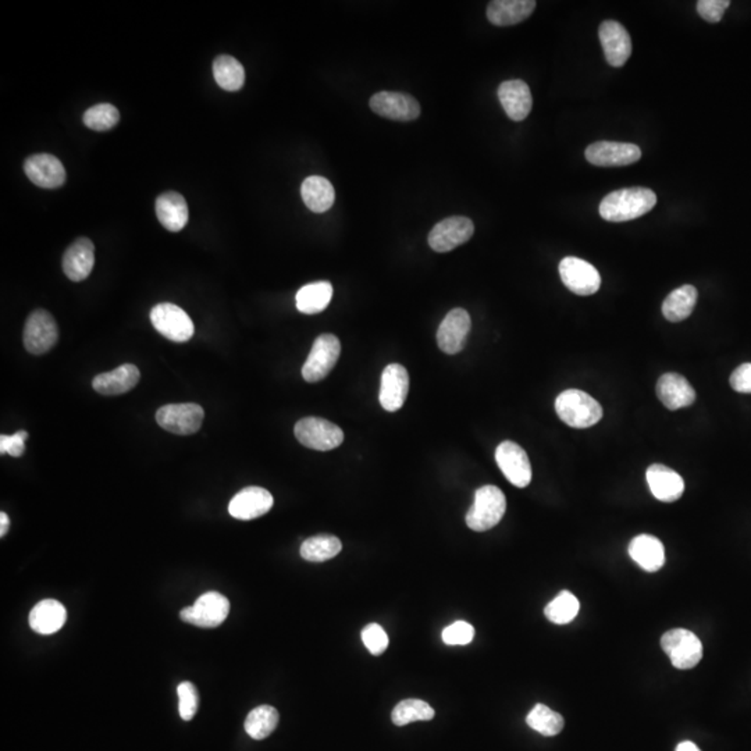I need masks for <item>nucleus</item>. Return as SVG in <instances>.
<instances>
[{"mask_svg":"<svg viewBox=\"0 0 751 751\" xmlns=\"http://www.w3.org/2000/svg\"><path fill=\"white\" fill-rule=\"evenodd\" d=\"M496 461L511 484L525 489L531 482V467L528 453L514 441H502L496 450Z\"/></svg>","mask_w":751,"mask_h":751,"instance_id":"obj_13","label":"nucleus"},{"mask_svg":"<svg viewBox=\"0 0 751 751\" xmlns=\"http://www.w3.org/2000/svg\"><path fill=\"white\" fill-rule=\"evenodd\" d=\"M58 340V324L52 314L43 309L29 314L24 326V347L29 353L43 355L52 350Z\"/></svg>","mask_w":751,"mask_h":751,"instance_id":"obj_10","label":"nucleus"},{"mask_svg":"<svg viewBox=\"0 0 751 751\" xmlns=\"http://www.w3.org/2000/svg\"><path fill=\"white\" fill-rule=\"evenodd\" d=\"M660 401L670 411L686 408L696 399V391L684 376L677 373L662 375L657 383Z\"/></svg>","mask_w":751,"mask_h":751,"instance_id":"obj_22","label":"nucleus"},{"mask_svg":"<svg viewBox=\"0 0 751 751\" xmlns=\"http://www.w3.org/2000/svg\"><path fill=\"white\" fill-rule=\"evenodd\" d=\"M599 36L607 63L612 67L625 66L631 55V39L625 27L614 19H607L600 26Z\"/></svg>","mask_w":751,"mask_h":751,"instance_id":"obj_17","label":"nucleus"},{"mask_svg":"<svg viewBox=\"0 0 751 751\" xmlns=\"http://www.w3.org/2000/svg\"><path fill=\"white\" fill-rule=\"evenodd\" d=\"M475 233L473 221L468 217L453 216L444 219L431 228L429 245L434 252H451L468 243Z\"/></svg>","mask_w":751,"mask_h":751,"instance_id":"obj_11","label":"nucleus"},{"mask_svg":"<svg viewBox=\"0 0 751 751\" xmlns=\"http://www.w3.org/2000/svg\"><path fill=\"white\" fill-rule=\"evenodd\" d=\"M295 437L311 450L330 451L340 447L344 433L337 424L321 418H304L295 424Z\"/></svg>","mask_w":751,"mask_h":751,"instance_id":"obj_7","label":"nucleus"},{"mask_svg":"<svg viewBox=\"0 0 751 751\" xmlns=\"http://www.w3.org/2000/svg\"><path fill=\"white\" fill-rule=\"evenodd\" d=\"M579 609V600L573 596L572 592L563 590L554 600H551L550 604L546 607L545 614L553 623L567 625L577 618Z\"/></svg>","mask_w":751,"mask_h":751,"instance_id":"obj_38","label":"nucleus"},{"mask_svg":"<svg viewBox=\"0 0 751 751\" xmlns=\"http://www.w3.org/2000/svg\"><path fill=\"white\" fill-rule=\"evenodd\" d=\"M151 321L163 337L173 343H187L195 333L194 323L187 312L169 302L156 305L151 311Z\"/></svg>","mask_w":751,"mask_h":751,"instance_id":"obj_6","label":"nucleus"},{"mask_svg":"<svg viewBox=\"0 0 751 751\" xmlns=\"http://www.w3.org/2000/svg\"><path fill=\"white\" fill-rule=\"evenodd\" d=\"M275 499L272 494L262 487H245L228 504V512L233 518L240 521H252L266 515L272 509Z\"/></svg>","mask_w":751,"mask_h":751,"instance_id":"obj_18","label":"nucleus"},{"mask_svg":"<svg viewBox=\"0 0 751 751\" xmlns=\"http://www.w3.org/2000/svg\"><path fill=\"white\" fill-rule=\"evenodd\" d=\"M369 105L376 114L389 120L414 121L421 116L418 101L401 92H377L370 97Z\"/></svg>","mask_w":751,"mask_h":751,"instance_id":"obj_14","label":"nucleus"},{"mask_svg":"<svg viewBox=\"0 0 751 751\" xmlns=\"http://www.w3.org/2000/svg\"><path fill=\"white\" fill-rule=\"evenodd\" d=\"M140 379V369L133 363H124L112 372L97 375L92 387L102 395H120L133 390Z\"/></svg>","mask_w":751,"mask_h":751,"instance_id":"obj_26","label":"nucleus"},{"mask_svg":"<svg viewBox=\"0 0 751 751\" xmlns=\"http://www.w3.org/2000/svg\"><path fill=\"white\" fill-rule=\"evenodd\" d=\"M661 647L677 670H692L703 658V645L693 631L672 629L661 638Z\"/></svg>","mask_w":751,"mask_h":751,"instance_id":"obj_4","label":"nucleus"},{"mask_svg":"<svg viewBox=\"0 0 751 751\" xmlns=\"http://www.w3.org/2000/svg\"><path fill=\"white\" fill-rule=\"evenodd\" d=\"M506 511V496L499 487H480L467 514L468 528L475 531L490 530L499 525Z\"/></svg>","mask_w":751,"mask_h":751,"instance_id":"obj_3","label":"nucleus"},{"mask_svg":"<svg viewBox=\"0 0 751 751\" xmlns=\"http://www.w3.org/2000/svg\"><path fill=\"white\" fill-rule=\"evenodd\" d=\"M526 724L543 736H557L563 729L565 721L561 714L555 713L545 704H536L526 716Z\"/></svg>","mask_w":751,"mask_h":751,"instance_id":"obj_37","label":"nucleus"},{"mask_svg":"<svg viewBox=\"0 0 751 751\" xmlns=\"http://www.w3.org/2000/svg\"><path fill=\"white\" fill-rule=\"evenodd\" d=\"M24 172L36 187L53 190L62 187L66 182L65 166L56 156L49 153L29 156L24 163Z\"/></svg>","mask_w":751,"mask_h":751,"instance_id":"obj_20","label":"nucleus"},{"mask_svg":"<svg viewBox=\"0 0 751 751\" xmlns=\"http://www.w3.org/2000/svg\"><path fill=\"white\" fill-rule=\"evenodd\" d=\"M729 6V0H700L697 2V12L708 23H718Z\"/></svg>","mask_w":751,"mask_h":751,"instance_id":"obj_43","label":"nucleus"},{"mask_svg":"<svg viewBox=\"0 0 751 751\" xmlns=\"http://www.w3.org/2000/svg\"><path fill=\"white\" fill-rule=\"evenodd\" d=\"M95 265V246L89 238H78L63 256V270L72 282H82L91 275Z\"/></svg>","mask_w":751,"mask_h":751,"instance_id":"obj_23","label":"nucleus"},{"mask_svg":"<svg viewBox=\"0 0 751 751\" xmlns=\"http://www.w3.org/2000/svg\"><path fill=\"white\" fill-rule=\"evenodd\" d=\"M648 487L655 499L662 502H674L682 497L685 492L684 479L675 470L665 465L654 463L646 473Z\"/></svg>","mask_w":751,"mask_h":751,"instance_id":"obj_24","label":"nucleus"},{"mask_svg":"<svg viewBox=\"0 0 751 751\" xmlns=\"http://www.w3.org/2000/svg\"><path fill=\"white\" fill-rule=\"evenodd\" d=\"M213 75L217 85L224 91H240L245 82V70L236 58L221 55L213 62Z\"/></svg>","mask_w":751,"mask_h":751,"instance_id":"obj_33","label":"nucleus"},{"mask_svg":"<svg viewBox=\"0 0 751 751\" xmlns=\"http://www.w3.org/2000/svg\"><path fill=\"white\" fill-rule=\"evenodd\" d=\"M697 297H699V292H697L696 287L690 284L682 285L679 289L670 292L665 298L664 304H662V314L667 321H672V323L685 321L693 312L697 304Z\"/></svg>","mask_w":751,"mask_h":751,"instance_id":"obj_32","label":"nucleus"},{"mask_svg":"<svg viewBox=\"0 0 751 751\" xmlns=\"http://www.w3.org/2000/svg\"><path fill=\"white\" fill-rule=\"evenodd\" d=\"M732 389L743 394H751V363H743L731 376Z\"/></svg>","mask_w":751,"mask_h":751,"instance_id":"obj_45","label":"nucleus"},{"mask_svg":"<svg viewBox=\"0 0 751 751\" xmlns=\"http://www.w3.org/2000/svg\"><path fill=\"white\" fill-rule=\"evenodd\" d=\"M535 0H494L487 7V19L499 27L515 26L535 12Z\"/></svg>","mask_w":751,"mask_h":751,"instance_id":"obj_27","label":"nucleus"},{"mask_svg":"<svg viewBox=\"0 0 751 751\" xmlns=\"http://www.w3.org/2000/svg\"><path fill=\"white\" fill-rule=\"evenodd\" d=\"M10 528V519L6 512L0 514V538H4L7 535Z\"/></svg>","mask_w":751,"mask_h":751,"instance_id":"obj_46","label":"nucleus"},{"mask_svg":"<svg viewBox=\"0 0 751 751\" xmlns=\"http://www.w3.org/2000/svg\"><path fill=\"white\" fill-rule=\"evenodd\" d=\"M230 614V601L217 592H207L195 601L194 606L182 608L180 618L199 628H217Z\"/></svg>","mask_w":751,"mask_h":751,"instance_id":"obj_5","label":"nucleus"},{"mask_svg":"<svg viewBox=\"0 0 751 751\" xmlns=\"http://www.w3.org/2000/svg\"><path fill=\"white\" fill-rule=\"evenodd\" d=\"M470 326L472 321L465 309L455 308L448 312L437 330L438 348L448 355L461 352L467 345Z\"/></svg>","mask_w":751,"mask_h":751,"instance_id":"obj_16","label":"nucleus"},{"mask_svg":"<svg viewBox=\"0 0 751 751\" xmlns=\"http://www.w3.org/2000/svg\"><path fill=\"white\" fill-rule=\"evenodd\" d=\"M301 197L304 204L314 213L328 212L336 201L333 184L321 175H311L302 182Z\"/></svg>","mask_w":751,"mask_h":751,"instance_id":"obj_30","label":"nucleus"},{"mask_svg":"<svg viewBox=\"0 0 751 751\" xmlns=\"http://www.w3.org/2000/svg\"><path fill=\"white\" fill-rule=\"evenodd\" d=\"M279 713L275 707L259 706L248 714L244 728L251 738L255 740H263L275 732V729L279 725Z\"/></svg>","mask_w":751,"mask_h":751,"instance_id":"obj_35","label":"nucleus"},{"mask_svg":"<svg viewBox=\"0 0 751 751\" xmlns=\"http://www.w3.org/2000/svg\"><path fill=\"white\" fill-rule=\"evenodd\" d=\"M343 550V543L336 536L319 535L306 538L302 543L301 557L309 562H324L337 557Z\"/></svg>","mask_w":751,"mask_h":751,"instance_id":"obj_34","label":"nucleus"},{"mask_svg":"<svg viewBox=\"0 0 751 751\" xmlns=\"http://www.w3.org/2000/svg\"><path fill=\"white\" fill-rule=\"evenodd\" d=\"M179 694V713L184 721H191L197 716L199 707V694L197 687L191 682H182L177 687Z\"/></svg>","mask_w":751,"mask_h":751,"instance_id":"obj_40","label":"nucleus"},{"mask_svg":"<svg viewBox=\"0 0 751 751\" xmlns=\"http://www.w3.org/2000/svg\"><path fill=\"white\" fill-rule=\"evenodd\" d=\"M499 99L507 116L514 121H523L533 106L530 88L522 80L502 82L499 88Z\"/></svg>","mask_w":751,"mask_h":751,"instance_id":"obj_21","label":"nucleus"},{"mask_svg":"<svg viewBox=\"0 0 751 751\" xmlns=\"http://www.w3.org/2000/svg\"><path fill=\"white\" fill-rule=\"evenodd\" d=\"M341 353V344L333 334H321L314 340L308 360L302 368V377L318 383L330 375Z\"/></svg>","mask_w":751,"mask_h":751,"instance_id":"obj_8","label":"nucleus"},{"mask_svg":"<svg viewBox=\"0 0 751 751\" xmlns=\"http://www.w3.org/2000/svg\"><path fill=\"white\" fill-rule=\"evenodd\" d=\"M204 418V409L197 404L165 405L156 412V422L160 428L180 436L197 433Z\"/></svg>","mask_w":751,"mask_h":751,"instance_id":"obj_9","label":"nucleus"},{"mask_svg":"<svg viewBox=\"0 0 751 751\" xmlns=\"http://www.w3.org/2000/svg\"><path fill=\"white\" fill-rule=\"evenodd\" d=\"M333 298V285L329 282L306 284L297 292L295 304L301 314H316L328 308Z\"/></svg>","mask_w":751,"mask_h":751,"instance_id":"obj_31","label":"nucleus"},{"mask_svg":"<svg viewBox=\"0 0 751 751\" xmlns=\"http://www.w3.org/2000/svg\"><path fill=\"white\" fill-rule=\"evenodd\" d=\"M67 611L58 600L39 601L29 612V626L39 635H53L65 626Z\"/></svg>","mask_w":751,"mask_h":751,"instance_id":"obj_25","label":"nucleus"},{"mask_svg":"<svg viewBox=\"0 0 751 751\" xmlns=\"http://www.w3.org/2000/svg\"><path fill=\"white\" fill-rule=\"evenodd\" d=\"M409 392L408 370L399 363H391L383 370L380 384V404L387 412H397L402 408Z\"/></svg>","mask_w":751,"mask_h":751,"instance_id":"obj_19","label":"nucleus"},{"mask_svg":"<svg viewBox=\"0 0 751 751\" xmlns=\"http://www.w3.org/2000/svg\"><path fill=\"white\" fill-rule=\"evenodd\" d=\"M360 638L370 654L382 655L389 648V636L379 623H369L365 626Z\"/></svg>","mask_w":751,"mask_h":751,"instance_id":"obj_41","label":"nucleus"},{"mask_svg":"<svg viewBox=\"0 0 751 751\" xmlns=\"http://www.w3.org/2000/svg\"><path fill=\"white\" fill-rule=\"evenodd\" d=\"M629 555L646 572H657L665 563L664 546L654 536L640 535L629 545Z\"/></svg>","mask_w":751,"mask_h":751,"instance_id":"obj_29","label":"nucleus"},{"mask_svg":"<svg viewBox=\"0 0 751 751\" xmlns=\"http://www.w3.org/2000/svg\"><path fill=\"white\" fill-rule=\"evenodd\" d=\"M434 718V709L423 700L406 699L397 704L392 709V724L405 726L416 721H430Z\"/></svg>","mask_w":751,"mask_h":751,"instance_id":"obj_36","label":"nucleus"},{"mask_svg":"<svg viewBox=\"0 0 751 751\" xmlns=\"http://www.w3.org/2000/svg\"><path fill=\"white\" fill-rule=\"evenodd\" d=\"M444 643L447 646H467L475 638V628L469 622L457 621L444 629L441 633Z\"/></svg>","mask_w":751,"mask_h":751,"instance_id":"obj_42","label":"nucleus"},{"mask_svg":"<svg viewBox=\"0 0 751 751\" xmlns=\"http://www.w3.org/2000/svg\"><path fill=\"white\" fill-rule=\"evenodd\" d=\"M675 751H701L699 747H697L694 743L692 742H682L677 746V750Z\"/></svg>","mask_w":751,"mask_h":751,"instance_id":"obj_47","label":"nucleus"},{"mask_svg":"<svg viewBox=\"0 0 751 751\" xmlns=\"http://www.w3.org/2000/svg\"><path fill=\"white\" fill-rule=\"evenodd\" d=\"M28 438V433L26 430H19L13 436H0V453H9L12 457L19 458L23 455L26 451V441Z\"/></svg>","mask_w":751,"mask_h":751,"instance_id":"obj_44","label":"nucleus"},{"mask_svg":"<svg viewBox=\"0 0 751 751\" xmlns=\"http://www.w3.org/2000/svg\"><path fill=\"white\" fill-rule=\"evenodd\" d=\"M82 121L91 130L109 131L120 121V113L113 105H95L85 112Z\"/></svg>","mask_w":751,"mask_h":751,"instance_id":"obj_39","label":"nucleus"},{"mask_svg":"<svg viewBox=\"0 0 751 751\" xmlns=\"http://www.w3.org/2000/svg\"><path fill=\"white\" fill-rule=\"evenodd\" d=\"M560 275L569 291L582 297L596 294L601 287V275L599 270L592 263L575 256H568L561 260Z\"/></svg>","mask_w":751,"mask_h":751,"instance_id":"obj_12","label":"nucleus"},{"mask_svg":"<svg viewBox=\"0 0 751 751\" xmlns=\"http://www.w3.org/2000/svg\"><path fill=\"white\" fill-rule=\"evenodd\" d=\"M555 411L570 428L587 429L602 418L601 405L592 395L580 390H567L555 399Z\"/></svg>","mask_w":751,"mask_h":751,"instance_id":"obj_2","label":"nucleus"},{"mask_svg":"<svg viewBox=\"0 0 751 751\" xmlns=\"http://www.w3.org/2000/svg\"><path fill=\"white\" fill-rule=\"evenodd\" d=\"M641 158V151L635 143L600 141L586 150L589 163L600 167H621L633 165Z\"/></svg>","mask_w":751,"mask_h":751,"instance_id":"obj_15","label":"nucleus"},{"mask_svg":"<svg viewBox=\"0 0 751 751\" xmlns=\"http://www.w3.org/2000/svg\"><path fill=\"white\" fill-rule=\"evenodd\" d=\"M657 205V195L645 187L622 188L611 192L600 204V216L612 223L635 221Z\"/></svg>","mask_w":751,"mask_h":751,"instance_id":"obj_1","label":"nucleus"},{"mask_svg":"<svg viewBox=\"0 0 751 751\" xmlns=\"http://www.w3.org/2000/svg\"><path fill=\"white\" fill-rule=\"evenodd\" d=\"M156 216L166 230L179 233L188 223V205L179 192L169 191L156 199Z\"/></svg>","mask_w":751,"mask_h":751,"instance_id":"obj_28","label":"nucleus"}]
</instances>
